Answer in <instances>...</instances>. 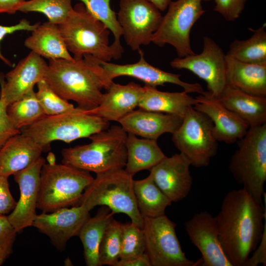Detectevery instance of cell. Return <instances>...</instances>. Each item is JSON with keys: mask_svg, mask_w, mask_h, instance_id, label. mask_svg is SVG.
I'll list each match as a JSON object with an SVG mask.
<instances>
[{"mask_svg": "<svg viewBox=\"0 0 266 266\" xmlns=\"http://www.w3.org/2000/svg\"><path fill=\"white\" fill-rule=\"evenodd\" d=\"M12 252V249L0 245V266H1Z\"/></svg>", "mask_w": 266, "mask_h": 266, "instance_id": "47", "label": "cell"}, {"mask_svg": "<svg viewBox=\"0 0 266 266\" xmlns=\"http://www.w3.org/2000/svg\"><path fill=\"white\" fill-rule=\"evenodd\" d=\"M114 213L107 206L102 205L93 217L91 216L81 228L78 236L84 248V257L87 266H99V247L104 232Z\"/></svg>", "mask_w": 266, "mask_h": 266, "instance_id": "29", "label": "cell"}, {"mask_svg": "<svg viewBox=\"0 0 266 266\" xmlns=\"http://www.w3.org/2000/svg\"><path fill=\"white\" fill-rule=\"evenodd\" d=\"M266 205L264 210L262 203L243 188L232 190L224 197L214 217L222 248L232 266H243L258 245Z\"/></svg>", "mask_w": 266, "mask_h": 266, "instance_id": "1", "label": "cell"}, {"mask_svg": "<svg viewBox=\"0 0 266 266\" xmlns=\"http://www.w3.org/2000/svg\"><path fill=\"white\" fill-rule=\"evenodd\" d=\"M123 224L114 218L107 225L98 250L99 266H115L120 259Z\"/></svg>", "mask_w": 266, "mask_h": 266, "instance_id": "35", "label": "cell"}, {"mask_svg": "<svg viewBox=\"0 0 266 266\" xmlns=\"http://www.w3.org/2000/svg\"><path fill=\"white\" fill-rule=\"evenodd\" d=\"M237 142L229 169L243 189L262 203L266 181V123L249 127Z\"/></svg>", "mask_w": 266, "mask_h": 266, "instance_id": "7", "label": "cell"}, {"mask_svg": "<svg viewBox=\"0 0 266 266\" xmlns=\"http://www.w3.org/2000/svg\"><path fill=\"white\" fill-rule=\"evenodd\" d=\"M127 158L125 170L133 176L138 172L150 169L166 156L159 146L157 140L139 138L127 133Z\"/></svg>", "mask_w": 266, "mask_h": 266, "instance_id": "28", "label": "cell"}, {"mask_svg": "<svg viewBox=\"0 0 266 266\" xmlns=\"http://www.w3.org/2000/svg\"><path fill=\"white\" fill-rule=\"evenodd\" d=\"M154 6H155L160 11H164L167 9L171 0H147Z\"/></svg>", "mask_w": 266, "mask_h": 266, "instance_id": "46", "label": "cell"}, {"mask_svg": "<svg viewBox=\"0 0 266 266\" xmlns=\"http://www.w3.org/2000/svg\"><path fill=\"white\" fill-rule=\"evenodd\" d=\"M177 69L188 70L207 83L208 92L218 98L227 85L226 55L212 38L203 37V49L198 54L177 57L170 63Z\"/></svg>", "mask_w": 266, "mask_h": 266, "instance_id": "13", "label": "cell"}, {"mask_svg": "<svg viewBox=\"0 0 266 266\" xmlns=\"http://www.w3.org/2000/svg\"><path fill=\"white\" fill-rule=\"evenodd\" d=\"M8 177L0 175V214L10 213L15 208L17 201L9 189Z\"/></svg>", "mask_w": 266, "mask_h": 266, "instance_id": "40", "label": "cell"}, {"mask_svg": "<svg viewBox=\"0 0 266 266\" xmlns=\"http://www.w3.org/2000/svg\"><path fill=\"white\" fill-rule=\"evenodd\" d=\"M44 79L59 96L85 110L99 104L102 90L113 81L107 77L100 60L90 55L72 60H50Z\"/></svg>", "mask_w": 266, "mask_h": 266, "instance_id": "2", "label": "cell"}, {"mask_svg": "<svg viewBox=\"0 0 266 266\" xmlns=\"http://www.w3.org/2000/svg\"><path fill=\"white\" fill-rule=\"evenodd\" d=\"M145 240L141 228L133 223L123 224L119 260H127L145 253Z\"/></svg>", "mask_w": 266, "mask_h": 266, "instance_id": "37", "label": "cell"}, {"mask_svg": "<svg viewBox=\"0 0 266 266\" xmlns=\"http://www.w3.org/2000/svg\"><path fill=\"white\" fill-rule=\"evenodd\" d=\"M25 0H0V13L15 14Z\"/></svg>", "mask_w": 266, "mask_h": 266, "instance_id": "45", "label": "cell"}, {"mask_svg": "<svg viewBox=\"0 0 266 266\" xmlns=\"http://www.w3.org/2000/svg\"><path fill=\"white\" fill-rule=\"evenodd\" d=\"M247 0H214V10L219 13L227 21L237 19L242 12Z\"/></svg>", "mask_w": 266, "mask_h": 266, "instance_id": "38", "label": "cell"}, {"mask_svg": "<svg viewBox=\"0 0 266 266\" xmlns=\"http://www.w3.org/2000/svg\"><path fill=\"white\" fill-rule=\"evenodd\" d=\"M7 107L0 96V149L10 138L21 133L11 123L7 114Z\"/></svg>", "mask_w": 266, "mask_h": 266, "instance_id": "39", "label": "cell"}, {"mask_svg": "<svg viewBox=\"0 0 266 266\" xmlns=\"http://www.w3.org/2000/svg\"><path fill=\"white\" fill-rule=\"evenodd\" d=\"M227 85L251 95L266 97V65L239 62L226 56Z\"/></svg>", "mask_w": 266, "mask_h": 266, "instance_id": "26", "label": "cell"}, {"mask_svg": "<svg viewBox=\"0 0 266 266\" xmlns=\"http://www.w3.org/2000/svg\"><path fill=\"white\" fill-rule=\"evenodd\" d=\"M97 19L102 22L112 33L114 41L111 44L117 59L122 57L124 48L121 44L122 30L117 14L110 6V0H78Z\"/></svg>", "mask_w": 266, "mask_h": 266, "instance_id": "33", "label": "cell"}, {"mask_svg": "<svg viewBox=\"0 0 266 266\" xmlns=\"http://www.w3.org/2000/svg\"><path fill=\"white\" fill-rule=\"evenodd\" d=\"M138 51L139 60L133 64L119 65L100 61L108 79L113 81L116 77L127 76L139 79L145 85L151 87H157L171 83L182 87L183 91L188 93L202 94L204 92L200 84L184 82L180 79V74L168 72L154 66L146 61L142 50L140 49Z\"/></svg>", "mask_w": 266, "mask_h": 266, "instance_id": "16", "label": "cell"}, {"mask_svg": "<svg viewBox=\"0 0 266 266\" xmlns=\"http://www.w3.org/2000/svg\"><path fill=\"white\" fill-rule=\"evenodd\" d=\"M250 30L252 35L246 40H233L226 55L242 63L266 65V25Z\"/></svg>", "mask_w": 266, "mask_h": 266, "instance_id": "31", "label": "cell"}, {"mask_svg": "<svg viewBox=\"0 0 266 266\" xmlns=\"http://www.w3.org/2000/svg\"><path fill=\"white\" fill-rule=\"evenodd\" d=\"M89 172L63 163H45L40 172L37 208L50 213L79 205L83 192L94 179Z\"/></svg>", "mask_w": 266, "mask_h": 266, "instance_id": "6", "label": "cell"}, {"mask_svg": "<svg viewBox=\"0 0 266 266\" xmlns=\"http://www.w3.org/2000/svg\"><path fill=\"white\" fill-rule=\"evenodd\" d=\"M43 151L31 137L21 133L13 136L0 149V175L9 177L24 169Z\"/></svg>", "mask_w": 266, "mask_h": 266, "instance_id": "23", "label": "cell"}, {"mask_svg": "<svg viewBox=\"0 0 266 266\" xmlns=\"http://www.w3.org/2000/svg\"><path fill=\"white\" fill-rule=\"evenodd\" d=\"M171 1L166 14L153 34L152 42L158 46L169 44L174 48L178 57L195 54L191 44L190 32L195 23L205 12L202 1Z\"/></svg>", "mask_w": 266, "mask_h": 266, "instance_id": "10", "label": "cell"}, {"mask_svg": "<svg viewBox=\"0 0 266 266\" xmlns=\"http://www.w3.org/2000/svg\"><path fill=\"white\" fill-rule=\"evenodd\" d=\"M144 93L143 86L134 82L121 85L113 81L99 104L87 111L109 122H118L138 106Z\"/></svg>", "mask_w": 266, "mask_h": 266, "instance_id": "21", "label": "cell"}, {"mask_svg": "<svg viewBox=\"0 0 266 266\" xmlns=\"http://www.w3.org/2000/svg\"><path fill=\"white\" fill-rule=\"evenodd\" d=\"M89 212L80 205L42 212L36 215L32 226L47 236L58 250L63 251L71 237L78 235L82 225L90 217Z\"/></svg>", "mask_w": 266, "mask_h": 266, "instance_id": "15", "label": "cell"}, {"mask_svg": "<svg viewBox=\"0 0 266 266\" xmlns=\"http://www.w3.org/2000/svg\"><path fill=\"white\" fill-rule=\"evenodd\" d=\"M264 229L261 239L251 257H249L243 266L266 265V217L265 218Z\"/></svg>", "mask_w": 266, "mask_h": 266, "instance_id": "43", "label": "cell"}, {"mask_svg": "<svg viewBox=\"0 0 266 266\" xmlns=\"http://www.w3.org/2000/svg\"><path fill=\"white\" fill-rule=\"evenodd\" d=\"M7 111L11 123L19 130L46 116L33 89L9 104Z\"/></svg>", "mask_w": 266, "mask_h": 266, "instance_id": "32", "label": "cell"}, {"mask_svg": "<svg viewBox=\"0 0 266 266\" xmlns=\"http://www.w3.org/2000/svg\"><path fill=\"white\" fill-rule=\"evenodd\" d=\"M190 166L188 159L180 152L166 157L149 169V174L171 202H176L186 198L191 191Z\"/></svg>", "mask_w": 266, "mask_h": 266, "instance_id": "18", "label": "cell"}, {"mask_svg": "<svg viewBox=\"0 0 266 266\" xmlns=\"http://www.w3.org/2000/svg\"><path fill=\"white\" fill-rule=\"evenodd\" d=\"M73 8L71 0H25L18 11L42 13L50 22L59 25L66 19Z\"/></svg>", "mask_w": 266, "mask_h": 266, "instance_id": "34", "label": "cell"}, {"mask_svg": "<svg viewBox=\"0 0 266 266\" xmlns=\"http://www.w3.org/2000/svg\"><path fill=\"white\" fill-rule=\"evenodd\" d=\"M195 98L197 102L193 107L211 119L212 133L217 141L233 143L246 134L249 126L208 91H204Z\"/></svg>", "mask_w": 266, "mask_h": 266, "instance_id": "20", "label": "cell"}, {"mask_svg": "<svg viewBox=\"0 0 266 266\" xmlns=\"http://www.w3.org/2000/svg\"><path fill=\"white\" fill-rule=\"evenodd\" d=\"M133 190L138 209L142 216L157 217L165 215L171 201L159 189L149 174L133 181Z\"/></svg>", "mask_w": 266, "mask_h": 266, "instance_id": "30", "label": "cell"}, {"mask_svg": "<svg viewBox=\"0 0 266 266\" xmlns=\"http://www.w3.org/2000/svg\"><path fill=\"white\" fill-rule=\"evenodd\" d=\"M67 50L74 59L90 55L103 62L117 59L109 45L110 30L81 2L74 5L66 19L58 25Z\"/></svg>", "mask_w": 266, "mask_h": 266, "instance_id": "4", "label": "cell"}, {"mask_svg": "<svg viewBox=\"0 0 266 266\" xmlns=\"http://www.w3.org/2000/svg\"><path fill=\"white\" fill-rule=\"evenodd\" d=\"M183 118L139 109L133 110L118 122L127 133L157 140L164 133H173L180 127Z\"/></svg>", "mask_w": 266, "mask_h": 266, "instance_id": "22", "label": "cell"}, {"mask_svg": "<svg viewBox=\"0 0 266 266\" xmlns=\"http://www.w3.org/2000/svg\"><path fill=\"white\" fill-rule=\"evenodd\" d=\"M213 123L205 114L191 107L172 141L180 153L196 167H205L217 153L218 141L212 133Z\"/></svg>", "mask_w": 266, "mask_h": 266, "instance_id": "9", "label": "cell"}, {"mask_svg": "<svg viewBox=\"0 0 266 266\" xmlns=\"http://www.w3.org/2000/svg\"><path fill=\"white\" fill-rule=\"evenodd\" d=\"M217 98L224 106L239 116L249 127L266 123V97L251 95L227 85Z\"/></svg>", "mask_w": 266, "mask_h": 266, "instance_id": "24", "label": "cell"}, {"mask_svg": "<svg viewBox=\"0 0 266 266\" xmlns=\"http://www.w3.org/2000/svg\"><path fill=\"white\" fill-rule=\"evenodd\" d=\"M109 127V121L79 108L71 112L46 115L20 131L31 137L45 151L53 141L70 143L79 138L89 137Z\"/></svg>", "mask_w": 266, "mask_h": 266, "instance_id": "8", "label": "cell"}, {"mask_svg": "<svg viewBox=\"0 0 266 266\" xmlns=\"http://www.w3.org/2000/svg\"><path fill=\"white\" fill-rule=\"evenodd\" d=\"M115 266H151V265L148 256L144 253L131 259L119 260Z\"/></svg>", "mask_w": 266, "mask_h": 266, "instance_id": "44", "label": "cell"}, {"mask_svg": "<svg viewBox=\"0 0 266 266\" xmlns=\"http://www.w3.org/2000/svg\"><path fill=\"white\" fill-rule=\"evenodd\" d=\"M40 22L32 24L31 22L26 19H22L18 24L5 26L0 25V43L3 38L8 34H12L16 32L20 31H33L39 24ZM0 60H1L5 64L9 66L12 67V64L10 61L5 57L2 54L0 47Z\"/></svg>", "mask_w": 266, "mask_h": 266, "instance_id": "41", "label": "cell"}, {"mask_svg": "<svg viewBox=\"0 0 266 266\" xmlns=\"http://www.w3.org/2000/svg\"><path fill=\"white\" fill-rule=\"evenodd\" d=\"M143 219L145 253L151 266H201V259L194 262L186 257L176 233V225L166 215Z\"/></svg>", "mask_w": 266, "mask_h": 266, "instance_id": "11", "label": "cell"}, {"mask_svg": "<svg viewBox=\"0 0 266 266\" xmlns=\"http://www.w3.org/2000/svg\"><path fill=\"white\" fill-rule=\"evenodd\" d=\"M155 6L147 0H120L117 20L126 44L133 50L152 42L153 34L163 17Z\"/></svg>", "mask_w": 266, "mask_h": 266, "instance_id": "12", "label": "cell"}, {"mask_svg": "<svg viewBox=\"0 0 266 266\" xmlns=\"http://www.w3.org/2000/svg\"><path fill=\"white\" fill-rule=\"evenodd\" d=\"M184 226L192 243L201 254V266H232L222 248L215 217L210 213H196Z\"/></svg>", "mask_w": 266, "mask_h": 266, "instance_id": "17", "label": "cell"}, {"mask_svg": "<svg viewBox=\"0 0 266 266\" xmlns=\"http://www.w3.org/2000/svg\"><path fill=\"white\" fill-rule=\"evenodd\" d=\"M24 45L49 60L74 59L67 49L58 25L49 21L40 24L33 31Z\"/></svg>", "mask_w": 266, "mask_h": 266, "instance_id": "25", "label": "cell"}, {"mask_svg": "<svg viewBox=\"0 0 266 266\" xmlns=\"http://www.w3.org/2000/svg\"><path fill=\"white\" fill-rule=\"evenodd\" d=\"M36 92L38 102L47 116H53L75 111L79 107L65 100L56 94L44 79L37 84Z\"/></svg>", "mask_w": 266, "mask_h": 266, "instance_id": "36", "label": "cell"}, {"mask_svg": "<svg viewBox=\"0 0 266 266\" xmlns=\"http://www.w3.org/2000/svg\"><path fill=\"white\" fill-rule=\"evenodd\" d=\"M144 93L138 106L139 109L174 115L183 118L188 109L197 102L196 98L183 91L167 92L157 87L144 85Z\"/></svg>", "mask_w": 266, "mask_h": 266, "instance_id": "27", "label": "cell"}, {"mask_svg": "<svg viewBox=\"0 0 266 266\" xmlns=\"http://www.w3.org/2000/svg\"><path fill=\"white\" fill-rule=\"evenodd\" d=\"M47 161L48 162V164L50 165H54L56 164L55 156L53 153L50 152L48 154L47 157Z\"/></svg>", "mask_w": 266, "mask_h": 266, "instance_id": "48", "label": "cell"}, {"mask_svg": "<svg viewBox=\"0 0 266 266\" xmlns=\"http://www.w3.org/2000/svg\"><path fill=\"white\" fill-rule=\"evenodd\" d=\"M45 159L40 157L24 169L13 175L20 190V198L8 219L17 233L32 226L37 215L36 212L39 196L40 175Z\"/></svg>", "mask_w": 266, "mask_h": 266, "instance_id": "14", "label": "cell"}, {"mask_svg": "<svg viewBox=\"0 0 266 266\" xmlns=\"http://www.w3.org/2000/svg\"><path fill=\"white\" fill-rule=\"evenodd\" d=\"M47 67L42 57L31 51L4 76L0 73V96L8 106L44 79Z\"/></svg>", "mask_w": 266, "mask_h": 266, "instance_id": "19", "label": "cell"}, {"mask_svg": "<svg viewBox=\"0 0 266 266\" xmlns=\"http://www.w3.org/2000/svg\"><path fill=\"white\" fill-rule=\"evenodd\" d=\"M17 233L7 216L0 214V245L12 249Z\"/></svg>", "mask_w": 266, "mask_h": 266, "instance_id": "42", "label": "cell"}, {"mask_svg": "<svg viewBox=\"0 0 266 266\" xmlns=\"http://www.w3.org/2000/svg\"><path fill=\"white\" fill-rule=\"evenodd\" d=\"M133 176L124 168L97 174L79 205L89 211L98 205L107 206L114 214H126L132 223L142 228L143 219L136 204Z\"/></svg>", "mask_w": 266, "mask_h": 266, "instance_id": "5", "label": "cell"}, {"mask_svg": "<svg viewBox=\"0 0 266 266\" xmlns=\"http://www.w3.org/2000/svg\"><path fill=\"white\" fill-rule=\"evenodd\" d=\"M127 133L120 125L95 133L86 144L62 149V163L96 174L123 169L127 158Z\"/></svg>", "mask_w": 266, "mask_h": 266, "instance_id": "3", "label": "cell"}]
</instances>
